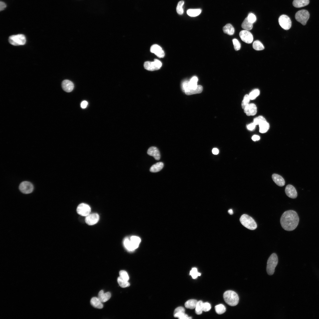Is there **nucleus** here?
I'll use <instances>...</instances> for the list:
<instances>
[{
	"label": "nucleus",
	"instance_id": "16",
	"mask_svg": "<svg viewBox=\"0 0 319 319\" xmlns=\"http://www.w3.org/2000/svg\"><path fill=\"white\" fill-rule=\"evenodd\" d=\"M285 192L287 195L292 198H295L297 194L295 188L292 185H288L285 188Z\"/></svg>",
	"mask_w": 319,
	"mask_h": 319
},
{
	"label": "nucleus",
	"instance_id": "44",
	"mask_svg": "<svg viewBox=\"0 0 319 319\" xmlns=\"http://www.w3.org/2000/svg\"><path fill=\"white\" fill-rule=\"evenodd\" d=\"M185 310L184 307H177L175 310L173 314L178 313H185Z\"/></svg>",
	"mask_w": 319,
	"mask_h": 319
},
{
	"label": "nucleus",
	"instance_id": "35",
	"mask_svg": "<svg viewBox=\"0 0 319 319\" xmlns=\"http://www.w3.org/2000/svg\"><path fill=\"white\" fill-rule=\"evenodd\" d=\"M184 4L183 1H179L178 4L176 7V11L177 13L180 15H182L183 12V6Z\"/></svg>",
	"mask_w": 319,
	"mask_h": 319
},
{
	"label": "nucleus",
	"instance_id": "25",
	"mask_svg": "<svg viewBox=\"0 0 319 319\" xmlns=\"http://www.w3.org/2000/svg\"><path fill=\"white\" fill-rule=\"evenodd\" d=\"M202 87L200 85H198L197 87L194 89H190L184 92L187 95H191L193 94H199L201 93L203 90Z\"/></svg>",
	"mask_w": 319,
	"mask_h": 319
},
{
	"label": "nucleus",
	"instance_id": "29",
	"mask_svg": "<svg viewBox=\"0 0 319 319\" xmlns=\"http://www.w3.org/2000/svg\"><path fill=\"white\" fill-rule=\"evenodd\" d=\"M201 10L200 9H190L187 11V14L191 17L197 16L201 13Z\"/></svg>",
	"mask_w": 319,
	"mask_h": 319
},
{
	"label": "nucleus",
	"instance_id": "9",
	"mask_svg": "<svg viewBox=\"0 0 319 319\" xmlns=\"http://www.w3.org/2000/svg\"><path fill=\"white\" fill-rule=\"evenodd\" d=\"M279 22L281 27L285 30H288L291 27L292 22L289 17L286 15L283 14L279 17Z\"/></svg>",
	"mask_w": 319,
	"mask_h": 319
},
{
	"label": "nucleus",
	"instance_id": "1",
	"mask_svg": "<svg viewBox=\"0 0 319 319\" xmlns=\"http://www.w3.org/2000/svg\"><path fill=\"white\" fill-rule=\"evenodd\" d=\"M299 221L296 212L292 210L285 211L281 215L280 220L281 225L285 230L291 231L297 227Z\"/></svg>",
	"mask_w": 319,
	"mask_h": 319
},
{
	"label": "nucleus",
	"instance_id": "3",
	"mask_svg": "<svg viewBox=\"0 0 319 319\" xmlns=\"http://www.w3.org/2000/svg\"><path fill=\"white\" fill-rule=\"evenodd\" d=\"M141 242L140 238L136 236H133L128 238L125 239L123 242L124 245L128 250L133 251L137 248Z\"/></svg>",
	"mask_w": 319,
	"mask_h": 319
},
{
	"label": "nucleus",
	"instance_id": "40",
	"mask_svg": "<svg viewBox=\"0 0 319 319\" xmlns=\"http://www.w3.org/2000/svg\"><path fill=\"white\" fill-rule=\"evenodd\" d=\"M201 307L202 311L207 312L210 310L211 307V305L208 302H203Z\"/></svg>",
	"mask_w": 319,
	"mask_h": 319
},
{
	"label": "nucleus",
	"instance_id": "28",
	"mask_svg": "<svg viewBox=\"0 0 319 319\" xmlns=\"http://www.w3.org/2000/svg\"><path fill=\"white\" fill-rule=\"evenodd\" d=\"M241 27L245 30H250L253 28V24L248 21L247 17L245 18L242 23Z\"/></svg>",
	"mask_w": 319,
	"mask_h": 319
},
{
	"label": "nucleus",
	"instance_id": "7",
	"mask_svg": "<svg viewBox=\"0 0 319 319\" xmlns=\"http://www.w3.org/2000/svg\"><path fill=\"white\" fill-rule=\"evenodd\" d=\"M310 17V14L307 10L302 9L297 12L295 17L296 20L302 25H305Z\"/></svg>",
	"mask_w": 319,
	"mask_h": 319
},
{
	"label": "nucleus",
	"instance_id": "5",
	"mask_svg": "<svg viewBox=\"0 0 319 319\" xmlns=\"http://www.w3.org/2000/svg\"><path fill=\"white\" fill-rule=\"evenodd\" d=\"M278 263V258L276 254L273 253L268 258L267 263L266 271L269 275H272L275 268Z\"/></svg>",
	"mask_w": 319,
	"mask_h": 319
},
{
	"label": "nucleus",
	"instance_id": "18",
	"mask_svg": "<svg viewBox=\"0 0 319 319\" xmlns=\"http://www.w3.org/2000/svg\"><path fill=\"white\" fill-rule=\"evenodd\" d=\"M147 153L149 155L153 157L156 160L160 159V155L158 149L156 147H152L148 149Z\"/></svg>",
	"mask_w": 319,
	"mask_h": 319
},
{
	"label": "nucleus",
	"instance_id": "23",
	"mask_svg": "<svg viewBox=\"0 0 319 319\" xmlns=\"http://www.w3.org/2000/svg\"><path fill=\"white\" fill-rule=\"evenodd\" d=\"M163 166L164 164L163 162H158L152 165L150 169V171L151 172H157L160 171Z\"/></svg>",
	"mask_w": 319,
	"mask_h": 319
},
{
	"label": "nucleus",
	"instance_id": "36",
	"mask_svg": "<svg viewBox=\"0 0 319 319\" xmlns=\"http://www.w3.org/2000/svg\"><path fill=\"white\" fill-rule=\"evenodd\" d=\"M203 302L201 300L198 301L195 308V313L197 315L201 314L202 312L201 305Z\"/></svg>",
	"mask_w": 319,
	"mask_h": 319
},
{
	"label": "nucleus",
	"instance_id": "13",
	"mask_svg": "<svg viewBox=\"0 0 319 319\" xmlns=\"http://www.w3.org/2000/svg\"><path fill=\"white\" fill-rule=\"evenodd\" d=\"M99 219V215L96 213L89 214L86 216L85 221L88 225H92L96 224Z\"/></svg>",
	"mask_w": 319,
	"mask_h": 319
},
{
	"label": "nucleus",
	"instance_id": "41",
	"mask_svg": "<svg viewBox=\"0 0 319 319\" xmlns=\"http://www.w3.org/2000/svg\"><path fill=\"white\" fill-rule=\"evenodd\" d=\"M232 41L235 50L236 51L239 50L241 48V44L240 42L235 38L233 39Z\"/></svg>",
	"mask_w": 319,
	"mask_h": 319
},
{
	"label": "nucleus",
	"instance_id": "2",
	"mask_svg": "<svg viewBox=\"0 0 319 319\" xmlns=\"http://www.w3.org/2000/svg\"><path fill=\"white\" fill-rule=\"evenodd\" d=\"M223 297L225 302L229 305L234 306L238 303L239 298L237 293L232 290H227L224 293Z\"/></svg>",
	"mask_w": 319,
	"mask_h": 319
},
{
	"label": "nucleus",
	"instance_id": "27",
	"mask_svg": "<svg viewBox=\"0 0 319 319\" xmlns=\"http://www.w3.org/2000/svg\"><path fill=\"white\" fill-rule=\"evenodd\" d=\"M198 301L194 299H191L187 301L185 304V307L188 309H193L196 307Z\"/></svg>",
	"mask_w": 319,
	"mask_h": 319
},
{
	"label": "nucleus",
	"instance_id": "49",
	"mask_svg": "<svg viewBox=\"0 0 319 319\" xmlns=\"http://www.w3.org/2000/svg\"><path fill=\"white\" fill-rule=\"evenodd\" d=\"M219 150L216 148H214L212 150V152L214 154H217L219 153Z\"/></svg>",
	"mask_w": 319,
	"mask_h": 319
},
{
	"label": "nucleus",
	"instance_id": "17",
	"mask_svg": "<svg viewBox=\"0 0 319 319\" xmlns=\"http://www.w3.org/2000/svg\"><path fill=\"white\" fill-rule=\"evenodd\" d=\"M61 86L63 90L68 92L72 91L74 88L73 83L68 80H63Z\"/></svg>",
	"mask_w": 319,
	"mask_h": 319
},
{
	"label": "nucleus",
	"instance_id": "43",
	"mask_svg": "<svg viewBox=\"0 0 319 319\" xmlns=\"http://www.w3.org/2000/svg\"><path fill=\"white\" fill-rule=\"evenodd\" d=\"M247 17L248 21L250 22L253 24L256 20L255 16L253 13H249L248 14Z\"/></svg>",
	"mask_w": 319,
	"mask_h": 319
},
{
	"label": "nucleus",
	"instance_id": "20",
	"mask_svg": "<svg viewBox=\"0 0 319 319\" xmlns=\"http://www.w3.org/2000/svg\"><path fill=\"white\" fill-rule=\"evenodd\" d=\"M272 178L274 181L278 185L283 186L284 185V180L281 175L276 174H274L272 175Z\"/></svg>",
	"mask_w": 319,
	"mask_h": 319
},
{
	"label": "nucleus",
	"instance_id": "10",
	"mask_svg": "<svg viewBox=\"0 0 319 319\" xmlns=\"http://www.w3.org/2000/svg\"><path fill=\"white\" fill-rule=\"evenodd\" d=\"M19 188L22 193L24 194H29L32 192L34 187L31 183L27 181H24L20 183L19 185Z\"/></svg>",
	"mask_w": 319,
	"mask_h": 319
},
{
	"label": "nucleus",
	"instance_id": "11",
	"mask_svg": "<svg viewBox=\"0 0 319 319\" xmlns=\"http://www.w3.org/2000/svg\"><path fill=\"white\" fill-rule=\"evenodd\" d=\"M77 213L79 215L83 216H86L91 212V208L87 204L82 203L79 204L77 209Z\"/></svg>",
	"mask_w": 319,
	"mask_h": 319
},
{
	"label": "nucleus",
	"instance_id": "8",
	"mask_svg": "<svg viewBox=\"0 0 319 319\" xmlns=\"http://www.w3.org/2000/svg\"><path fill=\"white\" fill-rule=\"evenodd\" d=\"M162 65L161 62L159 60L154 59L153 61H147L145 62L144 67L145 69L150 71L159 69Z\"/></svg>",
	"mask_w": 319,
	"mask_h": 319
},
{
	"label": "nucleus",
	"instance_id": "15",
	"mask_svg": "<svg viewBox=\"0 0 319 319\" xmlns=\"http://www.w3.org/2000/svg\"><path fill=\"white\" fill-rule=\"evenodd\" d=\"M244 112L248 116L254 115L257 112L256 105L253 103L248 104L244 109Z\"/></svg>",
	"mask_w": 319,
	"mask_h": 319
},
{
	"label": "nucleus",
	"instance_id": "24",
	"mask_svg": "<svg viewBox=\"0 0 319 319\" xmlns=\"http://www.w3.org/2000/svg\"><path fill=\"white\" fill-rule=\"evenodd\" d=\"M224 32L229 35H233L235 32L234 27L230 24H227L223 28Z\"/></svg>",
	"mask_w": 319,
	"mask_h": 319
},
{
	"label": "nucleus",
	"instance_id": "6",
	"mask_svg": "<svg viewBox=\"0 0 319 319\" xmlns=\"http://www.w3.org/2000/svg\"><path fill=\"white\" fill-rule=\"evenodd\" d=\"M8 40L11 45L18 46L24 45L26 43V39L24 35L19 34L10 36Z\"/></svg>",
	"mask_w": 319,
	"mask_h": 319
},
{
	"label": "nucleus",
	"instance_id": "14",
	"mask_svg": "<svg viewBox=\"0 0 319 319\" xmlns=\"http://www.w3.org/2000/svg\"><path fill=\"white\" fill-rule=\"evenodd\" d=\"M150 51L151 52L154 53L160 58H163L165 56V53L161 47L157 44H154L151 47Z\"/></svg>",
	"mask_w": 319,
	"mask_h": 319
},
{
	"label": "nucleus",
	"instance_id": "46",
	"mask_svg": "<svg viewBox=\"0 0 319 319\" xmlns=\"http://www.w3.org/2000/svg\"><path fill=\"white\" fill-rule=\"evenodd\" d=\"M6 7V4L3 2H0V10L1 11L4 9Z\"/></svg>",
	"mask_w": 319,
	"mask_h": 319
},
{
	"label": "nucleus",
	"instance_id": "19",
	"mask_svg": "<svg viewBox=\"0 0 319 319\" xmlns=\"http://www.w3.org/2000/svg\"><path fill=\"white\" fill-rule=\"evenodd\" d=\"M111 294L110 292L104 293L103 290H100L98 295V298L102 302H105L110 298Z\"/></svg>",
	"mask_w": 319,
	"mask_h": 319
},
{
	"label": "nucleus",
	"instance_id": "37",
	"mask_svg": "<svg viewBox=\"0 0 319 319\" xmlns=\"http://www.w3.org/2000/svg\"><path fill=\"white\" fill-rule=\"evenodd\" d=\"M190 275L191 276L193 279H195L198 276H200L201 274L198 272L197 268H193L190 271Z\"/></svg>",
	"mask_w": 319,
	"mask_h": 319
},
{
	"label": "nucleus",
	"instance_id": "45",
	"mask_svg": "<svg viewBox=\"0 0 319 319\" xmlns=\"http://www.w3.org/2000/svg\"><path fill=\"white\" fill-rule=\"evenodd\" d=\"M255 125L253 123H251L247 125L248 129L250 131L253 130L255 128Z\"/></svg>",
	"mask_w": 319,
	"mask_h": 319
},
{
	"label": "nucleus",
	"instance_id": "33",
	"mask_svg": "<svg viewBox=\"0 0 319 319\" xmlns=\"http://www.w3.org/2000/svg\"><path fill=\"white\" fill-rule=\"evenodd\" d=\"M260 92L258 89H255L253 90L249 95L250 100H253L255 99L259 95Z\"/></svg>",
	"mask_w": 319,
	"mask_h": 319
},
{
	"label": "nucleus",
	"instance_id": "4",
	"mask_svg": "<svg viewBox=\"0 0 319 319\" xmlns=\"http://www.w3.org/2000/svg\"><path fill=\"white\" fill-rule=\"evenodd\" d=\"M241 224L245 227L251 230H254L257 227V224L251 217L248 215L242 214L240 219Z\"/></svg>",
	"mask_w": 319,
	"mask_h": 319
},
{
	"label": "nucleus",
	"instance_id": "34",
	"mask_svg": "<svg viewBox=\"0 0 319 319\" xmlns=\"http://www.w3.org/2000/svg\"><path fill=\"white\" fill-rule=\"evenodd\" d=\"M173 314L175 317L178 318L180 319H190L192 318L191 317H189L187 314H185V313H178Z\"/></svg>",
	"mask_w": 319,
	"mask_h": 319
},
{
	"label": "nucleus",
	"instance_id": "39",
	"mask_svg": "<svg viewBox=\"0 0 319 319\" xmlns=\"http://www.w3.org/2000/svg\"><path fill=\"white\" fill-rule=\"evenodd\" d=\"M266 121V119L262 116H259L254 119L253 123L256 125H259L263 121Z\"/></svg>",
	"mask_w": 319,
	"mask_h": 319
},
{
	"label": "nucleus",
	"instance_id": "26",
	"mask_svg": "<svg viewBox=\"0 0 319 319\" xmlns=\"http://www.w3.org/2000/svg\"><path fill=\"white\" fill-rule=\"evenodd\" d=\"M259 125V132L261 133L266 132L269 128V125L266 121L262 122Z\"/></svg>",
	"mask_w": 319,
	"mask_h": 319
},
{
	"label": "nucleus",
	"instance_id": "30",
	"mask_svg": "<svg viewBox=\"0 0 319 319\" xmlns=\"http://www.w3.org/2000/svg\"><path fill=\"white\" fill-rule=\"evenodd\" d=\"M253 47L255 50L257 51L262 50L264 48L263 44L258 40H256L253 42Z\"/></svg>",
	"mask_w": 319,
	"mask_h": 319
},
{
	"label": "nucleus",
	"instance_id": "50",
	"mask_svg": "<svg viewBox=\"0 0 319 319\" xmlns=\"http://www.w3.org/2000/svg\"><path fill=\"white\" fill-rule=\"evenodd\" d=\"M228 212L230 215L232 214H233V211H232V210L231 209H230L228 211Z\"/></svg>",
	"mask_w": 319,
	"mask_h": 319
},
{
	"label": "nucleus",
	"instance_id": "48",
	"mask_svg": "<svg viewBox=\"0 0 319 319\" xmlns=\"http://www.w3.org/2000/svg\"><path fill=\"white\" fill-rule=\"evenodd\" d=\"M252 139L253 141H255L259 140L260 139V137L258 135H254L252 137Z\"/></svg>",
	"mask_w": 319,
	"mask_h": 319
},
{
	"label": "nucleus",
	"instance_id": "32",
	"mask_svg": "<svg viewBox=\"0 0 319 319\" xmlns=\"http://www.w3.org/2000/svg\"><path fill=\"white\" fill-rule=\"evenodd\" d=\"M216 312L218 314H221L224 313L226 310L225 307L222 304H220L215 307Z\"/></svg>",
	"mask_w": 319,
	"mask_h": 319
},
{
	"label": "nucleus",
	"instance_id": "12",
	"mask_svg": "<svg viewBox=\"0 0 319 319\" xmlns=\"http://www.w3.org/2000/svg\"><path fill=\"white\" fill-rule=\"evenodd\" d=\"M239 36L242 40L247 43H250L253 40V37L252 33L248 30H244L241 31Z\"/></svg>",
	"mask_w": 319,
	"mask_h": 319
},
{
	"label": "nucleus",
	"instance_id": "47",
	"mask_svg": "<svg viewBox=\"0 0 319 319\" xmlns=\"http://www.w3.org/2000/svg\"><path fill=\"white\" fill-rule=\"evenodd\" d=\"M88 105V102L85 100L82 102L81 104V106L82 108H86Z\"/></svg>",
	"mask_w": 319,
	"mask_h": 319
},
{
	"label": "nucleus",
	"instance_id": "42",
	"mask_svg": "<svg viewBox=\"0 0 319 319\" xmlns=\"http://www.w3.org/2000/svg\"><path fill=\"white\" fill-rule=\"evenodd\" d=\"M120 276L125 280L128 281L129 279L127 272L124 270H121L119 272Z\"/></svg>",
	"mask_w": 319,
	"mask_h": 319
},
{
	"label": "nucleus",
	"instance_id": "21",
	"mask_svg": "<svg viewBox=\"0 0 319 319\" xmlns=\"http://www.w3.org/2000/svg\"><path fill=\"white\" fill-rule=\"evenodd\" d=\"M90 302L91 305L94 307L101 309L103 308V305L102 302L97 297H93L91 299Z\"/></svg>",
	"mask_w": 319,
	"mask_h": 319
},
{
	"label": "nucleus",
	"instance_id": "22",
	"mask_svg": "<svg viewBox=\"0 0 319 319\" xmlns=\"http://www.w3.org/2000/svg\"><path fill=\"white\" fill-rule=\"evenodd\" d=\"M309 3V0H294L293 6L296 8H300L305 6Z\"/></svg>",
	"mask_w": 319,
	"mask_h": 319
},
{
	"label": "nucleus",
	"instance_id": "31",
	"mask_svg": "<svg viewBox=\"0 0 319 319\" xmlns=\"http://www.w3.org/2000/svg\"><path fill=\"white\" fill-rule=\"evenodd\" d=\"M117 281L119 286L122 288L127 287L130 285L128 281L125 280L120 276L118 278Z\"/></svg>",
	"mask_w": 319,
	"mask_h": 319
},
{
	"label": "nucleus",
	"instance_id": "38",
	"mask_svg": "<svg viewBox=\"0 0 319 319\" xmlns=\"http://www.w3.org/2000/svg\"><path fill=\"white\" fill-rule=\"evenodd\" d=\"M250 100V99L248 95H246L244 96L243 100H242L241 104L242 107L243 109H244L246 106L249 104Z\"/></svg>",
	"mask_w": 319,
	"mask_h": 319
}]
</instances>
